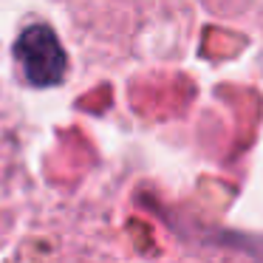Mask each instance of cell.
<instances>
[{"label": "cell", "instance_id": "6da1fadb", "mask_svg": "<svg viewBox=\"0 0 263 263\" xmlns=\"http://www.w3.org/2000/svg\"><path fill=\"white\" fill-rule=\"evenodd\" d=\"M14 57L20 63L23 77L34 88H51L63 82L68 60H65V48L60 46L57 34L51 26L34 23L17 37L14 43Z\"/></svg>", "mask_w": 263, "mask_h": 263}]
</instances>
